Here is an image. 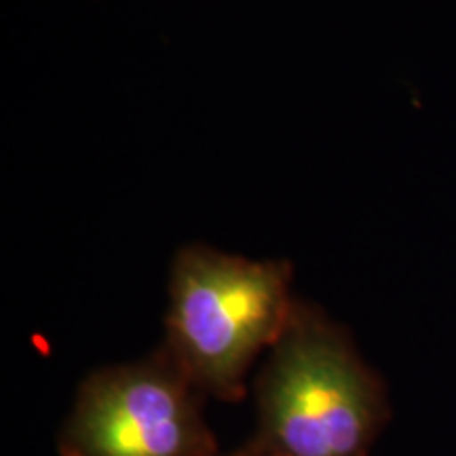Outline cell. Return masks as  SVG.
I'll return each instance as SVG.
<instances>
[{"label":"cell","instance_id":"cell-1","mask_svg":"<svg viewBox=\"0 0 456 456\" xmlns=\"http://www.w3.org/2000/svg\"><path fill=\"white\" fill-rule=\"evenodd\" d=\"M254 446L273 456H368L387 420L380 379L349 336L296 305L258 379Z\"/></svg>","mask_w":456,"mask_h":456},{"label":"cell","instance_id":"cell-2","mask_svg":"<svg viewBox=\"0 0 456 456\" xmlns=\"http://www.w3.org/2000/svg\"><path fill=\"white\" fill-rule=\"evenodd\" d=\"M292 269L191 245L171 269L165 349L203 393L237 402L245 374L294 315Z\"/></svg>","mask_w":456,"mask_h":456},{"label":"cell","instance_id":"cell-3","mask_svg":"<svg viewBox=\"0 0 456 456\" xmlns=\"http://www.w3.org/2000/svg\"><path fill=\"white\" fill-rule=\"evenodd\" d=\"M203 391L167 349L98 370L77 393L60 437L61 456H218Z\"/></svg>","mask_w":456,"mask_h":456},{"label":"cell","instance_id":"cell-4","mask_svg":"<svg viewBox=\"0 0 456 456\" xmlns=\"http://www.w3.org/2000/svg\"><path fill=\"white\" fill-rule=\"evenodd\" d=\"M218 456H273V454L265 452V450H260L258 446H254L252 442H248L243 448L235 450V452H231V454H218Z\"/></svg>","mask_w":456,"mask_h":456}]
</instances>
